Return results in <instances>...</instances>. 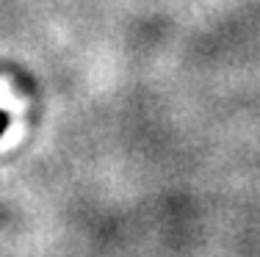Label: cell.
<instances>
[{
  "mask_svg": "<svg viewBox=\"0 0 260 257\" xmlns=\"http://www.w3.org/2000/svg\"><path fill=\"white\" fill-rule=\"evenodd\" d=\"M6 127H9V116H6L3 111H0V136L6 133Z\"/></svg>",
  "mask_w": 260,
  "mask_h": 257,
  "instance_id": "obj_1",
  "label": "cell"
}]
</instances>
